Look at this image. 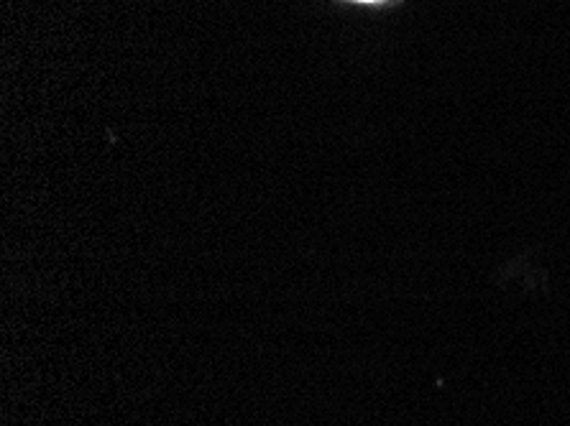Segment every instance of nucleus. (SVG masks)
Here are the masks:
<instances>
[{
    "mask_svg": "<svg viewBox=\"0 0 570 426\" xmlns=\"http://www.w3.org/2000/svg\"><path fill=\"white\" fill-rule=\"evenodd\" d=\"M366 3H374V0H366Z\"/></svg>",
    "mask_w": 570,
    "mask_h": 426,
    "instance_id": "1",
    "label": "nucleus"
}]
</instances>
